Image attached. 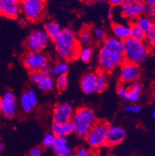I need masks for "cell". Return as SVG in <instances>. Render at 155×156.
<instances>
[{
	"instance_id": "cell-39",
	"label": "cell",
	"mask_w": 155,
	"mask_h": 156,
	"mask_svg": "<svg viewBox=\"0 0 155 156\" xmlns=\"http://www.w3.org/2000/svg\"><path fill=\"white\" fill-rule=\"evenodd\" d=\"M125 0H107V2L110 4L112 6L117 7L120 6L123 3Z\"/></svg>"
},
{
	"instance_id": "cell-26",
	"label": "cell",
	"mask_w": 155,
	"mask_h": 156,
	"mask_svg": "<svg viewBox=\"0 0 155 156\" xmlns=\"http://www.w3.org/2000/svg\"><path fill=\"white\" fill-rule=\"evenodd\" d=\"M93 49L90 46H85L80 49L79 54V58L84 63H89L92 61L93 56Z\"/></svg>"
},
{
	"instance_id": "cell-9",
	"label": "cell",
	"mask_w": 155,
	"mask_h": 156,
	"mask_svg": "<svg viewBox=\"0 0 155 156\" xmlns=\"http://www.w3.org/2000/svg\"><path fill=\"white\" fill-rule=\"evenodd\" d=\"M143 87L138 82L126 86L125 84H120L117 86L116 93L123 102H128L130 103H136L140 100L141 96Z\"/></svg>"
},
{
	"instance_id": "cell-22",
	"label": "cell",
	"mask_w": 155,
	"mask_h": 156,
	"mask_svg": "<svg viewBox=\"0 0 155 156\" xmlns=\"http://www.w3.org/2000/svg\"><path fill=\"white\" fill-rule=\"evenodd\" d=\"M44 30L47 33V34L48 35L50 39L51 40V41L55 42L57 38L59 37L60 34L62 30V28L56 21L51 20L45 23L44 26Z\"/></svg>"
},
{
	"instance_id": "cell-19",
	"label": "cell",
	"mask_w": 155,
	"mask_h": 156,
	"mask_svg": "<svg viewBox=\"0 0 155 156\" xmlns=\"http://www.w3.org/2000/svg\"><path fill=\"white\" fill-rule=\"evenodd\" d=\"M112 32L113 37L121 40L123 41L131 37V23L123 24L113 23L112 24Z\"/></svg>"
},
{
	"instance_id": "cell-40",
	"label": "cell",
	"mask_w": 155,
	"mask_h": 156,
	"mask_svg": "<svg viewBox=\"0 0 155 156\" xmlns=\"http://www.w3.org/2000/svg\"><path fill=\"white\" fill-rule=\"evenodd\" d=\"M114 17V11L113 9H109L108 10V18L109 19H113Z\"/></svg>"
},
{
	"instance_id": "cell-16",
	"label": "cell",
	"mask_w": 155,
	"mask_h": 156,
	"mask_svg": "<svg viewBox=\"0 0 155 156\" xmlns=\"http://www.w3.org/2000/svg\"><path fill=\"white\" fill-rule=\"evenodd\" d=\"M126 137L124 128L115 124H108L107 128V145L115 146L121 144Z\"/></svg>"
},
{
	"instance_id": "cell-35",
	"label": "cell",
	"mask_w": 155,
	"mask_h": 156,
	"mask_svg": "<svg viewBox=\"0 0 155 156\" xmlns=\"http://www.w3.org/2000/svg\"><path fill=\"white\" fill-rule=\"evenodd\" d=\"M143 15L155 20V5L145 4L143 9Z\"/></svg>"
},
{
	"instance_id": "cell-45",
	"label": "cell",
	"mask_w": 155,
	"mask_h": 156,
	"mask_svg": "<svg viewBox=\"0 0 155 156\" xmlns=\"http://www.w3.org/2000/svg\"><path fill=\"white\" fill-rule=\"evenodd\" d=\"M152 116H153V118L155 120V107L153 108V111H152Z\"/></svg>"
},
{
	"instance_id": "cell-8",
	"label": "cell",
	"mask_w": 155,
	"mask_h": 156,
	"mask_svg": "<svg viewBox=\"0 0 155 156\" xmlns=\"http://www.w3.org/2000/svg\"><path fill=\"white\" fill-rule=\"evenodd\" d=\"M45 12V0H27L22 2V14L26 20L36 23L41 20Z\"/></svg>"
},
{
	"instance_id": "cell-15",
	"label": "cell",
	"mask_w": 155,
	"mask_h": 156,
	"mask_svg": "<svg viewBox=\"0 0 155 156\" xmlns=\"http://www.w3.org/2000/svg\"><path fill=\"white\" fill-rule=\"evenodd\" d=\"M144 5L143 1L137 2H130L125 0L123 3L120 5L121 14L123 17L126 19L134 20L136 18L143 15Z\"/></svg>"
},
{
	"instance_id": "cell-33",
	"label": "cell",
	"mask_w": 155,
	"mask_h": 156,
	"mask_svg": "<svg viewBox=\"0 0 155 156\" xmlns=\"http://www.w3.org/2000/svg\"><path fill=\"white\" fill-rule=\"evenodd\" d=\"M141 106L138 104H135V103H130V104L126 105L124 106V111L126 113H139L141 111Z\"/></svg>"
},
{
	"instance_id": "cell-38",
	"label": "cell",
	"mask_w": 155,
	"mask_h": 156,
	"mask_svg": "<svg viewBox=\"0 0 155 156\" xmlns=\"http://www.w3.org/2000/svg\"><path fill=\"white\" fill-rule=\"evenodd\" d=\"M44 155V152H43V149L41 147H32L29 152V156H43Z\"/></svg>"
},
{
	"instance_id": "cell-41",
	"label": "cell",
	"mask_w": 155,
	"mask_h": 156,
	"mask_svg": "<svg viewBox=\"0 0 155 156\" xmlns=\"http://www.w3.org/2000/svg\"><path fill=\"white\" fill-rule=\"evenodd\" d=\"M144 4H148V5H155V0H142Z\"/></svg>"
},
{
	"instance_id": "cell-34",
	"label": "cell",
	"mask_w": 155,
	"mask_h": 156,
	"mask_svg": "<svg viewBox=\"0 0 155 156\" xmlns=\"http://www.w3.org/2000/svg\"><path fill=\"white\" fill-rule=\"evenodd\" d=\"M145 41L148 47L155 48V28L147 33Z\"/></svg>"
},
{
	"instance_id": "cell-24",
	"label": "cell",
	"mask_w": 155,
	"mask_h": 156,
	"mask_svg": "<svg viewBox=\"0 0 155 156\" xmlns=\"http://www.w3.org/2000/svg\"><path fill=\"white\" fill-rule=\"evenodd\" d=\"M109 86L107 74L99 70L96 72V93H102L106 90Z\"/></svg>"
},
{
	"instance_id": "cell-4",
	"label": "cell",
	"mask_w": 155,
	"mask_h": 156,
	"mask_svg": "<svg viewBox=\"0 0 155 156\" xmlns=\"http://www.w3.org/2000/svg\"><path fill=\"white\" fill-rule=\"evenodd\" d=\"M125 62L123 55L112 51L104 48L99 49L98 54V64L99 69L106 74L111 73Z\"/></svg>"
},
{
	"instance_id": "cell-48",
	"label": "cell",
	"mask_w": 155,
	"mask_h": 156,
	"mask_svg": "<svg viewBox=\"0 0 155 156\" xmlns=\"http://www.w3.org/2000/svg\"><path fill=\"white\" fill-rule=\"evenodd\" d=\"M153 101H154V103H155V94H154V96H153Z\"/></svg>"
},
{
	"instance_id": "cell-30",
	"label": "cell",
	"mask_w": 155,
	"mask_h": 156,
	"mask_svg": "<svg viewBox=\"0 0 155 156\" xmlns=\"http://www.w3.org/2000/svg\"><path fill=\"white\" fill-rule=\"evenodd\" d=\"M57 136L54 133H47L42 139V146L45 148H51L53 147L55 141H56Z\"/></svg>"
},
{
	"instance_id": "cell-25",
	"label": "cell",
	"mask_w": 155,
	"mask_h": 156,
	"mask_svg": "<svg viewBox=\"0 0 155 156\" xmlns=\"http://www.w3.org/2000/svg\"><path fill=\"white\" fill-rule=\"evenodd\" d=\"M69 70V65L66 61L65 62H58L54 65L53 67H51V76L53 77H58L62 75L68 73Z\"/></svg>"
},
{
	"instance_id": "cell-1",
	"label": "cell",
	"mask_w": 155,
	"mask_h": 156,
	"mask_svg": "<svg viewBox=\"0 0 155 156\" xmlns=\"http://www.w3.org/2000/svg\"><path fill=\"white\" fill-rule=\"evenodd\" d=\"M56 53L63 60L72 61L79 58L80 42L72 30L64 28L55 41Z\"/></svg>"
},
{
	"instance_id": "cell-43",
	"label": "cell",
	"mask_w": 155,
	"mask_h": 156,
	"mask_svg": "<svg viewBox=\"0 0 155 156\" xmlns=\"http://www.w3.org/2000/svg\"><path fill=\"white\" fill-rule=\"evenodd\" d=\"M4 147H4V144L2 142H1V141H0V153L3 151Z\"/></svg>"
},
{
	"instance_id": "cell-14",
	"label": "cell",
	"mask_w": 155,
	"mask_h": 156,
	"mask_svg": "<svg viewBox=\"0 0 155 156\" xmlns=\"http://www.w3.org/2000/svg\"><path fill=\"white\" fill-rule=\"evenodd\" d=\"M30 80L35 84L39 90L42 92H49L55 87V79L50 74L44 73L42 72H37L30 73Z\"/></svg>"
},
{
	"instance_id": "cell-11",
	"label": "cell",
	"mask_w": 155,
	"mask_h": 156,
	"mask_svg": "<svg viewBox=\"0 0 155 156\" xmlns=\"http://www.w3.org/2000/svg\"><path fill=\"white\" fill-rule=\"evenodd\" d=\"M22 14V2L19 0H0V15L10 20H16Z\"/></svg>"
},
{
	"instance_id": "cell-6",
	"label": "cell",
	"mask_w": 155,
	"mask_h": 156,
	"mask_svg": "<svg viewBox=\"0 0 155 156\" xmlns=\"http://www.w3.org/2000/svg\"><path fill=\"white\" fill-rule=\"evenodd\" d=\"M24 67L30 73L42 72L50 65L49 58L43 51H28L23 57Z\"/></svg>"
},
{
	"instance_id": "cell-12",
	"label": "cell",
	"mask_w": 155,
	"mask_h": 156,
	"mask_svg": "<svg viewBox=\"0 0 155 156\" xmlns=\"http://www.w3.org/2000/svg\"><path fill=\"white\" fill-rule=\"evenodd\" d=\"M17 101L11 91H7L0 97V113L8 119L14 117L16 113Z\"/></svg>"
},
{
	"instance_id": "cell-18",
	"label": "cell",
	"mask_w": 155,
	"mask_h": 156,
	"mask_svg": "<svg viewBox=\"0 0 155 156\" xmlns=\"http://www.w3.org/2000/svg\"><path fill=\"white\" fill-rule=\"evenodd\" d=\"M80 88L82 93L86 95H91L96 93V73L88 72L84 75L80 81Z\"/></svg>"
},
{
	"instance_id": "cell-47",
	"label": "cell",
	"mask_w": 155,
	"mask_h": 156,
	"mask_svg": "<svg viewBox=\"0 0 155 156\" xmlns=\"http://www.w3.org/2000/svg\"><path fill=\"white\" fill-rule=\"evenodd\" d=\"M21 2H26V1H27V0H19Z\"/></svg>"
},
{
	"instance_id": "cell-28",
	"label": "cell",
	"mask_w": 155,
	"mask_h": 156,
	"mask_svg": "<svg viewBox=\"0 0 155 156\" xmlns=\"http://www.w3.org/2000/svg\"><path fill=\"white\" fill-rule=\"evenodd\" d=\"M147 33L140 29L139 27L135 25L133 23H131V37H130L139 41H145Z\"/></svg>"
},
{
	"instance_id": "cell-49",
	"label": "cell",
	"mask_w": 155,
	"mask_h": 156,
	"mask_svg": "<svg viewBox=\"0 0 155 156\" xmlns=\"http://www.w3.org/2000/svg\"><path fill=\"white\" fill-rule=\"evenodd\" d=\"M0 156H1V155H0Z\"/></svg>"
},
{
	"instance_id": "cell-17",
	"label": "cell",
	"mask_w": 155,
	"mask_h": 156,
	"mask_svg": "<svg viewBox=\"0 0 155 156\" xmlns=\"http://www.w3.org/2000/svg\"><path fill=\"white\" fill-rule=\"evenodd\" d=\"M51 149L55 156H72L73 154V149L67 137H57Z\"/></svg>"
},
{
	"instance_id": "cell-29",
	"label": "cell",
	"mask_w": 155,
	"mask_h": 156,
	"mask_svg": "<svg viewBox=\"0 0 155 156\" xmlns=\"http://www.w3.org/2000/svg\"><path fill=\"white\" fill-rule=\"evenodd\" d=\"M92 38L96 42H102L106 38V31L102 27H95L91 30Z\"/></svg>"
},
{
	"instance_id": "cell-46",
	"label": "cell",
	"mask_w": 155,
	"mask_h": 156,
	"mask_svg": "<svg viewBox=\"0 0 155 156\" xmlns=\"http://www.w3.org/2000/svg\"><path fill=\"white\" fill-rule=\"evenodd\" d=\"M96 1L99 2H106V1H107V0H96Z\"/></svg>"
},
{
	"instance_id": "cell-23",
	"label": "cell",
	"mask_w": 155,
	"mask_h": 156,
	"mask_svg": "<svg viewBox=\"0 0 155 156\" xmlns=\"http://www.w3.org/2000/svg\"><path fill=\"white\" fill-rule=\"evenodd\" d=\"M133 23L146 33L155 28V20L146 16L145 15H142L140 17L136 18Z\"/></svg>"
},
{
	"instance_id": "cell-20",
	"label": "cell",
	"mask_w": 155,
	"mask_h": 156,
	"mask_svg": "<svg viewBox=\"0 0 155 156\" xmlns=\"http://www.w3.org/2000/svg\"><path fill=\"white\" fill-rule=\"evenodd\" d=\"M102 48H104L112 51L123 55L124 52V42L115 37H106L102 43Z\"/></svg>"
},
{
	"instance_id": "cell-5",
	"label": "cell",
	"mask_w": 155,
	"mask_h": 156,
	"mask_svg": "<svg viewBox=\"0 0 155 156\" xmlns=\"http://www.w3.org/2000/svg\"><path fill=\"white\" fill-rule=\"evenodd\" d=\"M107 128L106 122H96L85 138L89 147L92 149H99L107 145Z\"/></svg>"
},
{
	"instance_id": "cell-7",
	"label": "cell",
	"mask_w": 155,
	"mask_h": 156,
	"mask_svg": "<svg viewBox=\"0 0 155 156\" xmlns=\"http://www.w3.org/2000/svg\"><path fill=\"white\" fill-rule=\"evenodd\" d=\"M51 40L44 29L33 30L25 41L28 51H43L51 44Z\"/></svg>"
},
{
	"instance_id": "cell-2",
	"label": "cell",
	"mask_w": 155,
	"mask_h": 156,
	"mask_svg": "<svg viewBox=\"0 0 155 156\" xmlns=\"http://www.w3.org/2000/svg\"><path fill=\"white\" fill-rule=\"evenodd\" d=\"M71 122L73 125L74 134L79 138H85L97 120L92 109L83 106L75 110Z\"/></svg>"
},
{
	"instance_id": "cell-36",
	"label": "cell",
	"mask_w": 155,
	"mask_h": 156,
	"mask_svg": "<svg viewBox=\"0 0 155 156\" xmlns=\"http://www.w3.org/2000/svg\"><path fill=\"white\" fill-rule=\"evenodd\" d=\"M26 94H27L28 99H29L31 105H32L33 108L36 107L37 105V96L36 93L33 89H30V90L26 92Z\"/></svg>"
},
{
	"instance_id": "cell-13",
	"label": "cell",
	"mask_w": 155,
	"mask_h": 156,
	"mask_svg": "<svg viewBox=\"0 0 155 156\" xmlns=\"http://www.w3.org/2000/svg\"><path fill=\"white\" fill-rule=\"evenodd\" d=\"M74 113L73 107L69 103L65 102L57 103L53 110V123L63 124L71 122Z\"/></svg>"
},
{
	"instance_id": "cell-27",
	"label": "cell",
	"mask_w": 155,
	"mask_h": 156,
	"mask_svg": "<svg viewBox=\"0 0 155 156\" xmlns=\"http://www.w3.org/2000/svg\"><path fill=\"white\" fill-rule=\"evenodd\" d=\"M68 84H69V79H68L67 74L58 76V77H56V79L55 80V88L59 92L65 91V89L68 88Z\"/></svg>"
},
{
	"instance_id": "cell-10",
	"label": "cell",
	"mask_w": 155,
	"mask_h": 156,
	"mask_svg": "<svg viewBox=\"0 0 155 156\" xmlns=\"http://www.w3.org/2000/svg\"><path fill=\"white\" fill-rule=\"evenodd\" d=\"M141 75L140 65L125 61L119 68L118 77L120 83L130 85L136 83Z\"/></svg>"
},
{
	"instance_id": "cell-44",
	"label": "cell",
	"mask_w": 155,
	"mask_h": 156,
	"mask_svg": "<svg viewBox=\"0 0 155 156\" xmlns=\"http://www.w3.org/2000/svg\"><path fill=\"white\" fill-rule=\"evenodd\" d=\"M126 1L130 2H140V1H142V0H126Z\"/></svg>"
},
{
	"instance_id": "cell-32",
	"label": "cell",
	"mask_w": 155,
	"mask_h": 156,
	"mask_svg": "<svg viewBox=\"0 0 155 156\" xmlns=\"http://www.w3.org/2000/svg\"><path fill=\"white\" fill-rule=\"evenodd\" d=\"M20 106L21 107H22L23 110L25 113H30V112H31V110H32L33 106L32 105H31L29 99H28L26 93H24L21 95Z\"/></svg>"
},
{
	"instance_id": "cell-37",
	"label": "cell",
	"mask_w": 155,
	"mask_h": 156,
	"mask_svg": "<svg viewBox=\"0 0 155 156\" xmlns=\"http://www.w3.org/2000/svg\"><path fill=\"white\" fill-rule=\"evenodd\" d=\"M75 156H92V154L87 148L84 147H80L75 151Z\"/></svg>"
},
{
	"instance_id": "cell-21",
	"label": "cell",
	"mask_w": 155,
	"mask_h": 156,
	"mask_svg": "<svg viewBox=\"0 0 155 156\" xmlns=\"http://www.w3.org/2000/svg\"><path fill=\"white\" fill-rule=\"evenodd\" d=\"M51 132L54 133L57 137H67L74 133L73 125L72 122L58 124L53 123L51 126Z\"/></svg>"
},
{
	"instance_id": "cell-42",
	"label": "cell",
	"mask_w": 155,
	"mask_h": 156,
	"mask_svg": "<svg viewBox=\"0 0 155 156\" xmlns=\"http://www.w3.org/2000/svg\"><path fill=\"white\" fill-rule=\"evenodd\" d=\"M82 2H85V3L90 4V3H93V2H96V0H82Z\"/></svg>"
},
{
	"instance_id": "cell-31",
	"label": "cell",
	"mask_w": 155,
	"mask_h": 156,
	"mask_svg": "<svg viewBox=\"0 0 155 156\" xmlns=\"http://www.w3.org/2000/svg\"><path fill=\"white\" fill-rule=\"evenodd\" d=\"M92 34H91V30L88 29H83L79 34V41L80 42V44L84 45L89 44L91 42V40H92Z\"/></svg>"
},
{
	"instance_id": "cell-3",
	"label": "cell",
	"mask_w": 155,
	"mask_h": 156,
	"mask_svg": "<svg viewBox=\"0 0 155 156\" xmlns=\"http://www.w3.org/2000/svg\"><path fill=\"white\" fill-rule=\"evenodd\" d=\"M123 42L125 61L140 65L147 60L150 54V48L144 41H139L130 37Z\"/></svg>"
}]
</instances>
